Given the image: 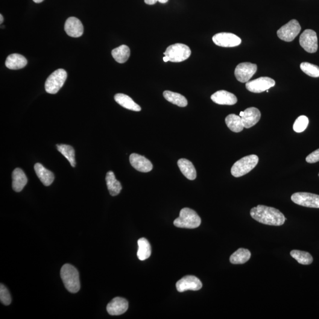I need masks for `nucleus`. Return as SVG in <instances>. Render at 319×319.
Returning <instances> with one entry per match:
<instances>
[{
	"label": "nucleus",
	"mask_w": 319,
	"mask_h": 319,
	"mask_svg": "<svg viewBox=\"0 0 319 319\" xmlns=\"http://www.w3.org/2000/svg\"><path fill=\"white\" fill-rule=\"evenodd\" d=\"M163 96L167 101L178 107H185L188 104L186 98L180 93L166 90L163 92Z\"/></svg>",
	"instance_id": "obj_28"
},
{
	"label": "nucleus",
	"mask_w": 319,
	"mask_h": 319,
	"mask_svg": "<svg viewBox=\"0 0 319 319\" xmlns=\"http://www.w3.org/2000/svg\"><path fill=\"white\" fill-rule=\"evenodd\" d=\"M33 1L34 2H36V3H40V2H43L44 0H33Z\"/></svg>",
	"instance_id": "obj_38"
},
{
	"label": "nucleus",
	"mask_w": 319,
	"mask_h": 319,
	"mask_svg": "<svg viewBox=\"0 0 319 319\" xmlns=\"http://www.w3.org/2000/svg\"><path fill=\"white\" fill-rule=\"evenodd\" d=\"M169 0H145V3L148 5H154L157 3V2H159L162 4H165Z\"/></svg>",
	"instance_id": "obj_36"
},
{
	"label": "nucleus",
	"mask_w": 319,
	"mask_h": 319,
	"mask_svg": "<svg viewBox=\"0 0 319 319\" xmlns=\"http://www.w3.org/2000/svg\"><path fill=\"white\" fill-rule=\"evenodd\" d=\"M251 256L250 251L247 249L239 248L231 255L230 260L233 264H243L248 261Z\"/></svg>",
	"instance_id": "obj_25"
},
{
	"label": "nucleus",
	"mask_w": 319,
	"mask_h": 319,
	"mask_svg": "<svg viewBox=\"0 0 319 319\" xmlns=\"http://www.w3.org/2000/svg\"><path fill=\"white\" fill-rule=\"evenodd\" d=\"M212 40L216 45L224 48H233L239 46L242 42L238 36L231 33L216 34L213 36Z\"/></svg>",
	"instance_id": "obj_12"
},
{
	"label": "nucleus",
	"mask_w": 319,
	"mask_h": 319,
	"mask_svg": "<svg viewBox=\"0 0 319 319\" xmlns=\"http://www.w3.org/2000/svg\"><path fill=\"white\" fill-rule=\"evenodd\" d=\"M58 150L69 161L73 168L76 166L75 150L72 146L66 145H58Z\"/></svg>",
	"instance_id": "obj_31"
},
{
	"label": "nucleus",
	"mask_w": 319,
	"mask_h": 319,
	"mask_svg": "<svg viewBox=\"0 0 319 319\" xmlns=\"http://www.w3.org/2000/svg\"><path fill=\"white\" fill-rule=\"evenodd\" d=\"M300 69L304 73L313 78L319 77V67L308 62L300 64Z\"/></svg>",
	"instance_id": "obj_32"
},
{
	"label": "nucleus",
	"mask_w": 319,
	"mask_h": 319,
	"mask_svg": "<svg viewBox=\"0 0 319 319\" xmlns=\"http://www.w3.org/2000/svg\"><path fill=\"white\" fill-rule=\"evenodd\" d=\"M212 100L219 105H233L236 104V96L227 90H218L211 96Z\"/></svg>",
	"instance_id": "obj_18"
},
{
	"label": "nucleus",
	"mask_w": 319,
	"mask_h": 319,
	"mask_svg": "<svg viewBox=\"0 0 319 319\" xmlns=\"http://www.w3.org/2000/svg\"><path fill=\"white\" fill-rule=\"evenodd\" d=\"M163 60L164 61H165V62H168V61H169V58L165 56V57L163 58Z\"/></svg>",
	"instance_id": "obj_37"
},
{
	"label": "nucleus",
	"mask_w": 319,
	"mask_h": 319,
	"mask_svg": "<svg viewBox=\"0 0 319 319\" xmlns=\"http://www.w3.org/2000/svg\"><path fill=\"white\" fill-rule=\"evenodd\" d=\"M130 162L133 168L140 172L147 173L153 169V165L147 158L136 153L130 156Z\"/></svg>",
	"instance_id": "obj_15"
},
{
	"label": "nucleus",
	"mask_w": 319,
	"mask_h": 319,
	"mask_svg": "<svg viewBox=\"0 0 319 319\" xmlns=\"http://www.w3.org/2000/svg\"><path fill=\"white\" fill-rule=\"evenodd\" d=\"M114 99L117 103L126 109L137 111V112L142 110V108L140 105L136 104L129 96L123 94V93H117L114 96Z\"/></svg>",
	"instance_id": "obj_23"
},
{
	"label": "nucleus",
	"mask_w": 319,
	"mask_h": 319,
	"mask_svg": "<svg viewBox=\"0 0 319 319\" xmlns=\"http://www.w3.org/2000/svg\"><path fill=\"white\" fill-rule=\"evenodd\" d=\"M291 256L300 264L310 265L313 261L311 254L307 252L300 250H292L290 252Z\"/></svg>",
	"instance_id": "obj_30"
},
{
	"label": "nucleus",
	"mask_w": 319,
	"mask_h": 319,
	"mask_svg": "<svg viewBox=\"0 0 319 319\" xmlns=\"http://www.w3.org/2000/svg\"><path fill=\"white\" fill-rule=\"evenodd\" d=\"M67 78V72L63 69H58L49 76L45 83V90L48 93L55 94L63 86Z\"/></svg>",
	"instance_id": "obj_6"
},
{
	"label": "nucleus",
	"mask_w": 319,
	"mask_h": 319,
	"mask_svg": "<svg viewBox=\"0 0 319 319\" xmlns=\"http://www.w3.org/2000/svg\"><path fill=\"white\" fill-rule=\"evenodd\" d=\"M291 201L298 205L319 208V195L307 192L295 193L291 196Z\"/></svg>",
	"instance_id": "obj_8"
},
{
	"label": "nucleus",
	"mask_w": 319,
	"mask_h": 319,
	"mask_svg": "<svg viewBox=\"0 0 319 319\" xmlns=\"http://www.w3.org/2000/svg\"><path fill=\"white\" fill-rule=\"evenodd\" d=\"M309 124V119L305 116H298L293 125V130L296 133H302Z\"/></svg>",
	"instance_id": "obj_33"
},
{
	"label": "nucleus",
	"mask_w": 319,
	"mask_h": 319,
	"mask_svg": "<svg viewBox=\"0 0 319 319\" xmlns=\"http://www.w3.org/2000/svg\"><path fill=\"white\" fill-rule=\"evenodd\" d=\"M243 115H244V111H241V112L239 113V116L241 117Z\"/></svg>",
	"instance_id": "obj_40"
},
{
	"label": "nucleus",
	"mask_w": 319,
	"mask_h": 319,
	"mask_svg": "<svg viewBox=\"0 0 319 319\" xmlns=\"http://www.w3.org/2000/svg\"><path fill=\"white\" fill-rule=\"evenodd\" d=\"M65 30L68 36L80 37L84 33V26L80 20L75 17H71L66 21Z\"/></svg>",
	"instance_id": "obj_16"
},
{
	"label": "nucleus",
	"mask_w": 319,
	"mask_h": 319,
	"mask_svg": "<svg viewBox=\"0 0 319 319\" xmlns=\"http://www.w3.org/2000/svg\"><path fill=\"white\" fill-rule=\"evenodd\" d=\"M201 219L195 210L184 207L180 212L179 217L174 221V226L186 229H195L200 226Z\"/></svg>",
	"instance_id": "obj_3"
},
{
	"label": "nucleus",
	"mask_w": 319,
	"mask_h": 319,
	"mask_svg": "<svg viewBox=\"0 0 319 319\" xmlns=\"http://www.w3.org/2000/svg\"><path fill=\"white\" fill-rule=\"evenodd\" d=\"M259 161V157L254 154L243 157L234 163L231 168V174L235 177L243 176L254 169Z\"/></svg>",
	"instance_id": "obj_4"
},
{
	"label": "nucleus",
	"mask_w": 319,
	"mask_h": 319,
	"mask_svg": "<svg viewBox=\"0 0 319 319\" xmlns=\"http://www.w3.org/2000/svg\"><path fill=\"white\" fill-rule=\"evenodd\" d=\"M106 182L110 194L113 197L118 195L122 190L121 183L116 178L113 172L109 171L106 175Z\"/></svg>",
	"instance_id": "obj_24"
},
{
	"label": "nucleus",
	"mask_w": 319,
	"mask_h": 319,
	"mask_svg": "<svg viewBox=\"0 0 319 319\" xmlns=\"http://www.w3.org/2000/svg\"><path fill=\"white\" fill-rule=\"evenodd\" d=\"M60 276L65 288L72 293L80 291L81 288L78 271L74 266L66 264L60 270Z\"/></svg>",
	"instance_id": "obj_2"
},
{
	"label": "nucleus",
	"mask_w": 319,
	"mask_h": 319,
	"mask_svg": "<svg viewBox=\"0 0 319 319\" xmlns=\"http://www.w3.org/2000/svg\"><path fill=\"white\" fill-rule=\"evenodd\" d=\"M34 171L44 185L46 186L51 185L55 179V175L51 171L46 169L40 163H36L34 165Z\"/></svg>",
	"instance_id": "obj_19"
},
{
	"label": "nucleus",
	"mask_w": 319,
	"mask_h": 319,
	"mask_svg": "<svg viewBox=\"0 0 319 319\" xmlns=\"http://www.w3.org/2000/svg\"><path fill=\"white\" fill-rule=\"evenodd\" d=\"M139 250L137 257L141 261L147 260L151 256V249L150 243L147 239L142 238L138 241Z\"/></svg>",
	"instance_id": "obj_29"
},
{
	"label": "nucleus",
	"mask_w": 319,
	"mask_h": 319,
	"mask_svg": "<svg viewBox=\"0 0 319 319\" xmlns=\"http://www.w3.org/2000/svg\"><path fill=\"white\" fill-rule=\"evenodd\" d=\"M12 187L14 191L21 192L28 183V178L21 169H14L12 174Z\"/></svg>",
	"instance_id": "obj_22"
},
{
	"label": "nucleus",
	"mask_w": 319,
	"mask_h": 319,
	"mask_svg": "<svg viewBox=\"0 0 319 319\" xmlns=\"http://www.w3.org/2000/svg\"><path fill=\"white\" fill-rule=\"evenodd\" d=\"M164 55L172 62H181L190 57L191 50L184 44L176 43L169 46Z\"/></svg>",
	"instance_id": "obj_5"
},
{
	"label": "nucleus",
	"mask_w": 319,
	"mask_h": 319,
	"mask_svg": "<svg viewBox=\"0 0 319 319\" xmlns=\"http://www.w3.org/2000/svg\"><path fill=\"white\" fill-rule=\"evenodd\" d=\"M306 160L309 163H315L319 162V148L310 154L306 157Z\"/></svg>",
	"instance_id": "obj_35"
},
{
	"label": "nucleus",
	"mask_w": 319,
	"mask_h": 319,
	"mask_svg": "<svg viewBox=\"0 0 319 319\" xmlns=\"http://www.w3.org/2000/svg\"><path fill=\"white\" fill-rule=\"evenodd\" d=\"M28 60L22 55L11 54L5 60V66L7 68L12 70H17L25 68L27 65Z\"/></svg>",
	"instance_id": "obj_20"
},
{
	"label": "nucleus",
	"mask_w": 319,
	"mask_h": 319,
	"mask_svg": "<svg viewBox=\"0 0 319 319\" xmlns=\"http://www.w3.org/2000/svg\"><path fill=\"white\" fill-rule=\"evenodd\" d=\"M250 215L260 223L272 226H281L286 220L285 215L279 210L264 205L253 207L251 210Z\"/></svg>",
	"instance_id": "obj_1"
},
{
	"label": "nucleus",
	"mask_w": 319,
	"mask_h": 319,
	"mask_svg": "<svg viewBox=\"0 0 319 319\" xmlns=\"http://www.w3.org/2000/svg\"><path fill=\"white\" fill-rule=\"evenodd\" d=\"M0 300L1 302L5 306H8L11 302V297L9 291L6 287L1 284L0 286Z\"/></svg>",
	"instance_id": "obj_34"
},
{
	"label": "nucleus",
	"mask_w": 319,
	"mask_h": 319,
	"mask_svg": "<svg viewBox=\"0 0 319 319\" xmlns=\"http://www.w3.org/2000/svg\"><path fill=\"white\" fill-rule=\"evenodd\" d=\"M300 45L305 51L310 54L317 52L318 49L317 34L314 30L307 29L301 34Z\"/></svg>",
	"instance_id": "obj_9"
},
{
	"label": "nucleus",
	"mask_w": 319,
	"mask_h": 319,
	"mask_svg": "<svg viewBox=\"0 0 319 319\" xmlns=\"http://www.w3.org/2000/svg\"><path fill=\"white\" fill-rule=\"evenodd\" d=\"M257 71L256 64L250 62L239 63L236 67L235 76L240 83H247L253 77Z\"/></svg>",
	"instance_id": "obj_10"
},
{
	"label": "nucleus",
	"mask_w": 319,
	"mask_h": 319,
	"mask_svg": "<svg viewBox=\"0 0 319 319\" xmlns=\"http://www.w3.org/2000/svg\"><path fill=\"white\" fill-rule=\"evenodd\" d=\"M225 123L228 127L233 132H241L244 128L241 117L235 114H230L228 116L225 118Z\"/></svg>",
	"instance_id": "obj_26"
},
{
	"label": "nucleus",
	"mask_w": 319,
	"mask_h": 319,
	"mask_svg": "<svg viewBox=\"0 0 319 319\" xmlns=\"http://www.w3.org/2000/svg\"><path fill=\"white\" fill-rule=\"evenodd\" d=\"M203 288V283L197 277L187 276L182 278L176 283V289L178 292L187 290L198 291Z\"/></svg>",
	"instance_id": "obj_13"
},
{
	"label": "nucleus",
	"mask_w": 319,
	"mask_h": 319,
	"mask_svg": "<svg viewBox=\"0 0 319 319\" xmlns=\"http://www.w3.org/2000/svg\"><path fill=\"white\" fill-rule=\"evenodd\" d=\"M177 165L182 174L189 180H194L197 178V171L193 163L185 159L178 160Z\"/></svg>",
	"instance_id": "obj_21"
},
{
	"label": "nucleus",
	"mask_w": 319,
	"mask_h": 319,
	"mask_svg": "<svg viewBox=\"0 0 319 319\" xmlns=\"http://www.w3.org/2000/svg\"></svg>",
	"instance_id": "obj_41"
},
{
	"label": "nucleus",
	"mask_w": 319,
	"mask_h": 319,
	"mask_svg": "<svg viewBox=\"0 0 319 319\" xmlns=\"http://www.w3.org/2000/svg\"><path fill=\"white\" fill-rule=\"evenodd\" d=\"M0 19H1V20H0V23L2 24V22L4 21L3 16H2V14L0 15Z\"/></svg>",
	"instance_id": "obj_39"
},
{
	"label": "nucleus",
	"mask_w": 319,
	"mask_h": 319,
	"mask_svg": "<svg viewBox=\"0 0 319 319\" xmlns=\"http://www.w3.org/2000/svg\"><path fill=\"white\" fill-rule=\"evenodd\" d=\"M112 56L119 63L126 62L130 57V50L127 46L123 45L113 50Z\"/></svg>",
	"instance_id": "obj_27"
},
{
	"label": "nucleus",
	"mask_w": 319,
	"mask_h": 319,
	"mask_svg": "<svg viewBox=\"0 0 319 319\" xmlns=\"http://www.w3.org/2000/svg\"><path fill=\"white\" fill-rule=\"evenodd\" d=\"M301 31V26L296 20H291L277 31V36L287 42H292Z\"/></svg>",
	"instance_id": "obj_7"
},
{
	"label": "nucleus",
	"mask_w": 319,
	"mask_h": 319,
	"mask_svg": "<svg viewBox=\"0 0 319 319\" xmlns=\"http://www.w3.org/2000/svg\"><path fill=\"white\" fill-rule=\"evenodd\" d=\"M261 113L257 108H248L244 111V115L241 116L242 121L245 128L253 127L261 118Z\"/></svg>",
	"instance_id": "obj_17"
},
{
	"label": "nucleus",
	"mask_w": 319,
	"mask_h": 319,
	"mask_svg": "<svg viewBox=\"0 0 319 319\" xmlns=\"http://www.w3.org/2000/svg\"><path fill=\"white\" fill-rule=\"evenodd\" d=\"M276 85V82L269 77H260L246 83V88L253 93H261Z\"/></svg>",
	"instance_id": "obj_11"
},
{
	"label": "nucleus",
	"mask_w": 319,
	"mask_h": 319,
	"mask_svg": "<svg viewBox=\"0 0 319 319\" xmlns=\"http://www.w3.org/2000/svg\"><path fill=\"white\" fill-rule=\"evenodd\" d=\"M128 308L127 300L122 297H116L108 303L107 310L110 315L118 316L124 314Z\"/></svg>",
	"instance_id": "obj_14"
}]
</instances>
